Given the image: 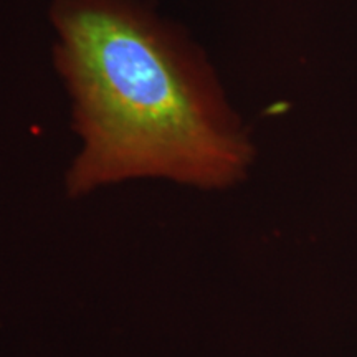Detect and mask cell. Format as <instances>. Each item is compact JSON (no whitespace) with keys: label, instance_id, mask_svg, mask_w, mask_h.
Returning <instances> with one entry per match:
<instances>
[{"label":"cell","instance_id":"1","mask_svg":"<svg viewBox=\"0 0 357 357\" xmlns=\"http://www.w3.org/2000/svg\"><path fill=\"white\" fill-rule=\"evenodd\" d=\"M53 58L82 139L71 197L132 178L242 181L253 146L205 53L144 0H55Z\"/></svg>","mask_w":357,"mask_h":357}]
</instances>
